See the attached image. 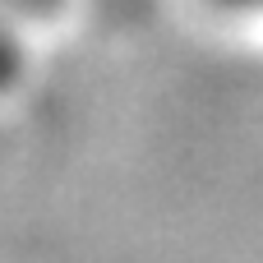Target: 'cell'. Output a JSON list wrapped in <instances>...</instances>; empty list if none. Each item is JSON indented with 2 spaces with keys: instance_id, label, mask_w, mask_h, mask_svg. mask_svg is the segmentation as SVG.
Wrapping results in <instances>:
<instances>
[{
  "instance_id": "obj_1",
  "label": "cell",
  "mask_w": 263,
  "mask_h": 263,
  "mask_svg": "<svg viewBox=\"0 0 263 263\" xmlns=\"http://www.w3.org/2000/svg\"><path fill=\"white\" fill-rule=\"evenodd\" d=\"M14 79H18V46H14V32L0 18V88H9Z\"/></svg>"
},
{
  "instance_id": "obj_2",
  "label": "cell",
  "mask_w": 263,
  "mask_h": 263,
  "mask_svg": "<svg viewBox=\"0 0 263 263\" xmlns=\"http://www.w3.org/2000/svg\"><path fill=\"white\" fill-rule=\"evenodd\" d=\"M60 0H0V9H9V14H46Z\"/></svg>"
},
{
  "instance_id": "obj_3",
  "label": "cell",
  "mask_w": 263,
  "mask_h": 263,
  "mask_svg": "<svg viewBox=\"0 0 263 263\" xmlns=\"http://www.w3.org/2000/svg\"><path fill=\"white\" fill-rule=\"evenodd\" d=\"M227 14H263V0H213Z\"/></svg>"
}]
</instances>
